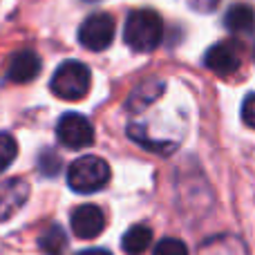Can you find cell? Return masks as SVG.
<instances>
[{
  "label": "cell",
  "mask_w": 255,
  "mask_h": 255,
  "mask_svg": "<svg viewBox=\"0 0 255 255\" xmlns=\"http://www.w3.org/2000/svg\"><path fill=\"white\" fill-rule=\"evenodd\" d=\"M163 38V20L152 9H134L130 11L124 27V40L132 52H152Z\"/></svg>",
  "instance_id": "obj_1"
},
{
  "label": "cell",
  "mask_w": 255,
  "mask_h": 255,
  "mask_svg": "<svg viewBox=\"0 0 255 255\" xmlns=\"http://www.w3.org/2000/svg\"><path fill=\"white\" fill-rule=\"evenodd\" d=\"M108 181H110V166H108L106 159L94 157V154H85V157H79L76 161L70 163L67 184L76 193L92 195L97 190L106 188Z\"/></svg>",
  "instance_id": "obj_2"
},
{
  "label": "cell",
  "mask_w": 255,
  "mask_h": 255,
  "mask_svg": "<svg viewBox=\"0 0 255 255\" xmlns=\"http://www.w3.org/2000/svg\"><path fill=\"white\" fill-rule=\"evenodd\" d=\"M90 85H92L90 67L81 61H65L54 72L49 88L63 101H81L88 97Z\"/></svg>",
  "instance_id": "obj_3"
},
{
  "label": "cell",
  "mask_w": 255,
  "mask_h": 255,
  "mask_svg": "<svg viewBox=\"0 0 255 255\" xmlns=\"http://www.w3.org/2000/svg\"><path fill=\"white\" fill-rule=\"evenodd\" d=\"M115 18L106 11H97L88 16L79 27V43L90 52H103L115 40Z\"/></svg>",
  "instance_id": "obj_4"
},
{
  "label": "cell",
  "mask_w": 255,
  "mask_h": 255,
  "mask_svg": "<svg viewBox=\"0 0 255 255\" xmlns=\"http://www.w3.org/2000/svg\"><path fill=\"white\" fill-rule=\"evenodd\" d=\"M56 136L65 148L81 150L94 143V128L88 121V117L79 112H65L56 124Z\"/></svg>",
  "instance_id": "obj_5"
},
{
  "label": "cell",
  "mask_w": 255,
  "mask_h": 255,
  "mask_svg": "<svg viewBox=\"0 0 255 255\" xmlns=\"http://www.w3.org/2000/svg\"><path fill=\"white\" fill-rule=\"evenodd\" d=\"M240 63H242L240 47L235 43H231V40L215 43L204 54V65L211 72H215L217 76H231L233 72L240 70Z\"/></svg>",
  "instance_id": "obj_6"
},
{
  "label": "cell",
  "mask_w": 255,
  "mask_h": 255,
  "mask_svg": "<svg viewBox=\"0 0 255 255\" xmlns=\"http://www.w3.org/2000/svg\"><path fill=\"white\" fill-rule=\"evenodd\" d=\"M106 229V215L94 204H83L72 213V233L81 240H94Z\"/></svg>",
  "instance_id": "obj_7"
},
{
  "label": "cell",
  "mask_w": 255,
  "mask_h": 255,
  "mask_svg": "<svg viewBox=\"0 0 255 255\" xmlns=\"http://www.w3.org/2000/svg\"><path fill=\"white\" fill-rule=\"evenodd\" d=\"M40 67H43V63H40L38 54L31 49H20L9 61L7 79L11 83H29L40 74Z\"/></svg>",
  "instance_id": "obj_8"
},
{
  "label": "cell",
  "mask_w": 255,
  "mask_h": 255,
  "mask_svg": "<svg viewBox=\"0 0 255 255\" xmlns=\"http://www.w3.org/2000/svg\"><path fill=\"white\" fill-rule=\"evenodd\" d=\"M27 193L29 188L22 179H9V184L0 188V220H7L9 215H13L25 204Z\"/></svg>",
  "instance_id": "obj_9"
},
{
  "label": "cell",
  "mask_w": 255,
  "mask_h": 255,
  "mask_svg": "<svg viewBox=\"0 0 255 255\" xmlns=\"http://www.w3.org/2000/svg\"><path fill=\"white\" fill-rule=\"evenodd\" d=\"M150 242H152V231L143 224H134L132 229L126 231V235L121 238V249L128 255H141L148 251Z\"/></svg>",
  "instance_id": "obj_10"
},
{
  "label": "cell",
  "mask_w": 255,
  "mask_h": 255,
  "mask_svg": "<svg viewBox=\"0 0 255 255\" xmlns=\"http://www.w3.org/2000/svg\"><path fill=\"white\" fill-rule=\"evenodd\" d=\"M224 25L233 34H244V31L253 29L255 25V11L249 4H233L224 16Z\"/></svg>",
  "instance_id": "obj_11"
},
{
  "label": "cell",
  "mask_w": 255,
  "mask_h": 255,
  "mask_svg": "<svg viewBox=\"0 0 255 255\" xmlns=\"http://www.w3.org/2000/svg\"><path fill=\"white\" fill-rule=\"evenodd\" d=\"M38 249L45 255H63L67 251V235L63 231V226L49 224L47 229L40 233L38 238Z\"/></svg>",
  "instance_id": "obj_12"
},
{
  "label": "cell",
  "mask_w": 255,
  "mask_h": 255,
  "mask_svg": "<svg viewBox=\"0 0 255 255\" xmlns=\"http://www.w3.org/2000/svg\"><path fill=\"white\" fill-rule=\"evenodd\" d=\"M16 154H18L16 139L11 134H7V132H0V172H4L11 166Z\"/></svg>",
  "instance_id": "obj_13"
},
{
  "label": "cell",
  "mask_w": 255,
  "mask_h": 255,
  "mask_svg": "<svg viewBox=\"0 0 255 255\" xmlns=\"http://www.w3.org/2000/svg\"><path fill=\"white\" fill-rule=\"evenodd\" d=\"M152 255H188V247L177 238H163L161 242L154 247Z\"/></svg>",
  "instance_id": "obj_14"
},
{
  "label": "cell",
  "mask_w": 255,
  "mask_h": 255,
  "mask_svg": "<svg viewBox=\"0 0 255 255\" xmlns=\"http://www.w3.org/2000/svg\"><path fill=\"white\" fill-rule=\"evenodd\" d=\"M38 168H40V172L47 177L56 175V172L61 170V157H58L56 152H52V150H45L38 159Z\"/></svg>",
  "instance_id": "obj_15"
},
{
  "label": "cell",
  "mask_w": 255,
  "mask_h": 255,
  "mask_svg": "<svg viewBox=\"0 0 255 255\" xmlns=\"http://www.w3.org/2000/svg\"><path fill=\"white\" fill-rule=\"evenodd\" d=\"M242 121H244V126L255 128V92L247 94V99H244V103H242Z\"/></svg>",
  "instance_id": "obj_16"
},
{
  "label": "cell",
  "mask_w": 255,
  "mask_h": 255,
  "mask_svg": "<svg viewBox=\"0 0 255 255\" xmlns=\"http://www.w3.org/2000/svg\"><path fill=\"white\" fill-rule=\"evenodd\" d=\"M222 0H188V4L199 13H211L220 7Z\"/></svg>",
  "instance_id": "obj_17"
},
{
  "label": "cell",
  "mask_w": 255,
  "mask_h": 255,
  "mask_svg": "<svg viewBox=\"0 0 255 255\" xmlns=\"http://www.w3.org/2000/svg\"><path fill=\"white\" fill-rule=\"evenodd\" d=\"M79 255H112V253H108L106 249H88V251H81Z\"/></svg>",
  "instance_id": "obj_18"
},
{
  "label": "cell",
  "mask_w": 255,
  "mask_h": 255,
  "mask_svg": "<svg viewBox=\"0 0 255 255\" xmlns=\"http://www.w3.org/2000/svg\"><path fill=\"white\" fill-rule=\"evenodd\" d=\"M88 2H94V0H88Z\"/></svg>",
  "instance_id": "obj_19"
}]
</instances>
